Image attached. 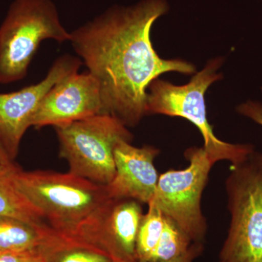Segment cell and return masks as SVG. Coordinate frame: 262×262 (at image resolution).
I'll list each match as a JSON object with an SVG mask.
<instances>
[{
	"label": "cell",
	"instance_id": "cell-1",
	"mask_svg": "<svg viewBox=\"0 0 262 262\" xmlns=\"http://www.w3.org/2000/svg\"><path fill=\"white\" fill-rule=\"evenodd\" d=\"M168 11L165 0L114 6L71 32L70 42L99 83L106 115L134 127L146 116L147 89L165 72L191 75L194 66L165 60L151 43L153 24Z\"/></svg>",
	"mask_w": 262,
	"mask_h": 262
},
{
	"label": "cell",
	"instance_id": "cell-2",
	"mask_svg": "<svg viewBox=\"0 0 262 262\" xmlns=\"http://www.w3.org/2000/svg\"><path fill=\"white\" fill-rule=\"evenodd\" d=\"M11 176L48 225L70 241H74L84 222L110 198L106 186L70 172L24 171L15 165Z\"/></svg>",
	"mask_w": 262,
	"mask_h": 262
},
{
	"label": "cell",
	"instance_id": "cell-3",
	"mask_svg": "<svg viewBox=\"0 0 262 262\" xmlns=\"http://www.w3.org/2000/svg\"><path fill=\"white\" fill-rule=\"evenodd\" d=\"M70 38L52 0H14L0 25V84L25 78L43 41Z\"/></svg>",
	"mask_w": 262,
	"mask_h": 262
},
{
	"label": "cell",
	"instance_id": "cell-4",
	"mask_svg": "<svg viewBox=\"0 0 262 262\" xmlns=\"http://www.w3.org/2000/svg\"><path fill=\"white\" fill-rule=\"evenodd\" d=\"M222 63V58L211 60L184 85L155 79L147 89L146 113V115L159 114L187 119L201 131L204 140L203 149L213 163L227 160L235 165L244 161L255 151L254 147L251 144L220 140L207 119L205 95L213 82L222 79V74L217 73Z\"/></svg>",
	"mask_w": 262,
	"mask_h": 262
},
{
	"label": "cell",
	"instance_id": "cell-5",
	"mask_svg": "<svg viewBox=\"0 0 262 262\" xmlns=\"http://www.w3.org/2000/svg\"><path fill=\"white\" fill-rule=\"evenodd\" d=\"M225 188L231 220L220 262H262V153L232 165Z\"/></svg>",
	"mask_w": 262,
	"mask_h": 262
},
{
	"label": "cell",
	"instance_id": "cell-6",
	"mask_svg": "<svg viewBox=\"0 0 262 262\" xmlns=\"http://www.w3.org/2000/svg\"><path fill=\"white\" fill-rule=\"evenodd\" d=\"M127 127L106 114L56 127L60 156L68 163L69 172L101 185L110 184L115 175V146L132 141Z\"/></svg>",
	"mask_w": 262,
	"mask_h": 262
},
{
	"label": "cell",
	"instance_id": "cell-7",
	"mask_svg": "<svg viewBox=\"0 0 262 262\" xmlns=\"http://www.w3.org/2000/svg\"><path fill=\"white\" fill-rule=\"evenodd\" d=\"M185 157L189 162L187 168L169 170L160 176L156 192L149 203L173 221L192 243L203 244L207 223L202 213V194L214 163L203 148H189Z\"/></svg>",
	"mask_w": 262,
	"mask_h": 262
},
{
	"label": "cell",
	"instance_id": "cell-8",
	"mask_svg": "<svg viewBox=\"0 0 262 262\" xmlns=\"http://www.w3.org/2000/svg\"><path fill=\"white\" fill-rule=\"evenodd\" d=\"M143 216L139 202L110 198L84 222L74 241L97 248L113 262H138L136 238Z\"/></svg>",
	"mask_w": 262,
	"mask_h": 262
},
{
	"label": "cell",
	"instance_id": "cell-9",
	"mask_svg": "<svg viewBox=\"0 0 262 262\" xmlns=\"http://www.w3.org/2000/svg\"><path fill=\"white\" fill-rule=\"evenodd\" d=\"M79 57L65 54L53 62L47 75L36 84L14 92L0 93V140L14 160L24 134L32 127V120L43 98L67 76L79 72Z\"/></svg>",
	"mask_w": 262,
	"mask_h": 262
},
{
	"label": "cell",
	"instance_id": "cell-10",
	"mask_svg": "<svg viewBox=\"0 0 262 262\" xmlns=\"http://www.w3.org/2000/svg\"><path fill=\"white\" fill-rule=\"evenodd\" d=\"M102 114L104 108L97 80L88 71L77 72L48 91L34 115L32 126H63Z\"/></svg>",
	"mask_w": 262,
	"mask_h": 262
},
{
	"label": "cell",
	"instance_id": "cell-11",
	"mask_svg": "<svg viewBox=\"0 0 262 262\" xmlns=\"http://www.w3.org/2000/svg\"><path fill=\"white\" fill-rule=\"evenodd\" d=\"M159 152L155 146L136 147L130 141L119 142L114 150L115 177L105 185L108 196L149 204L156 192L160 177L154 165Z\"/></svg>",
	"mask_w": 262,
	"mask_h": 262
},
{
	"label": "cell",
	"instance_id": "cell-12",
	"mask_svg": "<svg viewBox=\"0 0 262 262\" xmlns=\"http://www.w3.org/2000/svg\"><path fill=\"white\" fill-rule=\"evenodd\" d=\"M64 241L51 227H36L22 221L0 216V253L40 250L46 253Z\"/></svg>",
	"mask_w": 262,
	"mask_h": 262
},
{
	"label": "cell",
	"instance_id": "cell-13",
	"mask_svg": "<svg viewBox=\"0 0 262 262\" xmlns=\"http://www.w3.org/2000/svg\"><path fill=\"white\" fill-rule=\"evenodd\" d=\"M10 166L0 165V216L10 217L36 226L50 227L32 203L15 185Z\"/></svg>",
	"mask_w": 262,
	"mask_h": 262
},
{
	"label": "cell",
	"instance_id": "cell-14",
	"mask_svg": "<svg viewBox=\"0 0 262 262\" xmlns=\"http://www.w3.org/2000/svg\"><path fill=\"white\" fill-rule=\"evenodd\" d=\"M149 210L144 215L136 238L138 262H149L156 248L164 227V216L159 208L149 203Z\"/></svg>",
	"mask_w": 262,
	"mask_h": 262
},
{
	"label": "cell",
	"instance_id": "cell-15",
	"mask_svg": "<svg viewBox=\"0 0 262 262\" xmlns=\"http://www.w3.org/2000/svg\"><path fill=\"white\" fill-rule=\"evenodd\" d=\"M192 244L189 235L173 221L164 216L163 232L149 262L167 261L178 257L185 253Z\"/></svg>",
	"mask_w": 262,
	"mask_h": 262
},
{
	"label": "cell",
	"instance_id": "cell-16",
	"mask_svg": "<svg viewBox=\"0 0 262 262\" xmlns=\"http://www.w3.org/2000/svg\"><path fill=\"white\" fill-rule=\"evenodd\" d=\"M46 256L48 262H113L97 248L73 241L48 251Z\"/></svg>",
	"mask_w": 262,
	"mask_h": 262
},
{
	"label": "cell",
	"instance_id": "cell-17",
	"mask_svg": "<svg viewBox=\"0 0 262 262\" xmlns=\"http://www.w3.org/2000/svg\"><path fill=\"white\" fill-rule=\"evenodd\" d=\"M0 262H48L46 253L40 250L0 255Z\"/></svg>",
	"mask_w": 262,
	"mask_h": 262
},
{
	"label": "cell",
	"instance_id": "cell-18",
	"mask_svg": "<svg viewBox=\"0 0 262 262\" xmlns=\"http://www.w3.org/2000/svg\"><path fill=\"white\" fill-rule=\"evenodd\" d=\"M237 110L241 115L248 117L262 126V103L249 101L239 105Z\"/></svg>",
	"mask_w": 262,
	"mask_h": 262
},
{
	"label": "cell",
	"instance_id": "cell-19",
	"mask_svg": "<svg viewBox=\"0 0 262 262\" xmlns=\"http://www.w3.org/2000/svg\"><path fill=\"white\" fill-rule=\"evenodd\" d=\"M203 251V244H196V243H193L191 245L189 249L186 251L185 253H183L181 256L178 257L172 258V259L167 260V261H160V262H193L196 258L201 256L202 252Z\"/></svg>",
	"mask_w": 262,
	"mask_h": 262
},
{
	"label": "cell",
	"instance_id": "cell-20",
	"mask_svg": "<svg viewBox=\"0 0 262 262\" xmlns=\"http://www.w3.org/2000/svg\"><path fill=\"white\" fill-rule=\"evenodd\" d=\"M13 160L10 158L9 154L5 149L3 142L0 140V165H5V166H10L13 165Z\"/></svg>",
	"mask_w": 262,
	"mask_h": 262
},
{
	"label": "cell",
	"instance_id": "cell-21",
	"mask_svg": "<svg viewBox=\"0 0 262 262\" xmlns=\"http://www.w3.org/2000/svg\"><path fill=\"white\" fill-rule=\"evenodd\" d=\"M0 255H2V253H0Z\"/></svg>",
	"mask_w": 262,
	"mask_h": 262
}]
</instances>
